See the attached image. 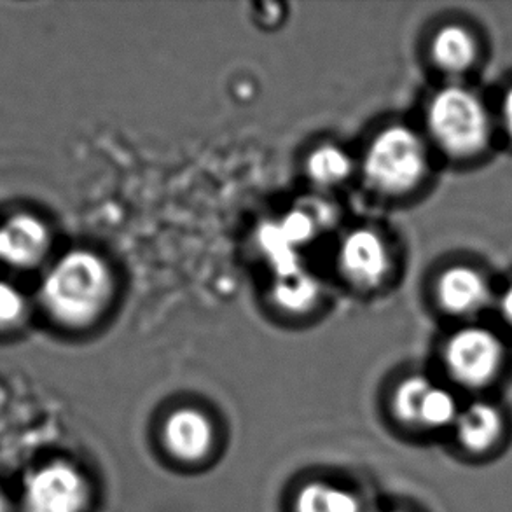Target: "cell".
I'll return each mask as SVG.
<instances>
[{"label": "cell", "mask_w": 512, "mask_h": 512, "mask_svg": "<svg viewBox=\"0 0 512 512\" xmlns=\"http://www.w3.org/2000/svg\"><path fill=\"white\" fill-rule=\"evenodd\" d=\"M165 441L175 457L200 460L210 451L214 430L207 416L200 411L177 409L165 423Z\"/></svg>", "instance_id": "cell-9"}, {"label": "cell", "mask_w": 512, "mask_h": 512, "mask_svg": "<svg viewBox=\"0 0 512 512\" xmlns=\"http://www.w3.org/2000/svg\"><path fill=\"white\" fill-rule=\"evenodd\" d=\"M338 263L350 284L359 289H374L388 275L390 254L378 233L371 229H355L343 238Z\"/></svg>", "instance_id": "cell-7"}, {"label": "cell", "mask_w": 512, "mask_h": 512, "mask_svg": "<svg viewBox=\"0 0 512 512\" xmlns=\"http://www.w3.org/2000/svg\"><path fill=\"white\" fill-rule=\"evenodd\" d=\"M88 485L69 464H49L32 474L25 488L27 512H83Z\"/></svg>", "instance_id": "cell-5"}, {"label": "cell", "mask_w": 512, "mask_h": 512, "mask_svg": "<svg viewBox=\"0 0 512 512\" xmlns=\"http://www.w3.org/2000/svg\"><path fill=\"white\" fill-rule=\"evenodd\" d=\"M367 184L383 194L415 189L427 172V149L422 137L408 126L385 128L367 147L362 163Z\"/></svg>", "instance_id": "cell-2"}, {"label": "cell", "mask_w": 512, "mask_h": 512, "mask_svg": "<svg viewBox=\"0 0 512 512\" xmlns=\"http://www.w3.org/2000/svg\"><path fill=\"white\" fill-rule=\"evenodd\" d=\"M500 312L512 326V285H509V289H506L500 298Z\"/></svg>", "instance_id": "cell-17"}, {"label": "cell", "mask_w": 512, "mask_h": 512, "mask_svg": "<svg viewBox=\"0 0 512 512\" xmlns=\"http://www.w3.org/2000/svg\"><path fill=\"white\" fill-rule=\"evenodd\" d=\"M51 249V233L46 222L32 214H14L0 224V261L30 270L41 264Z\"/></svg>", "instance_id": "cell-8"}, {"label": "cell", "mask_w": 512, "mask_h": 512, "mask_svg": "<svg viewBox=\"0 0 512 512\" xmlns=\"http://www.w3.org/2000/svg\"><path fill=\"white\" fill-rule=\"evenodd\" d=\"M395 415L402 422L425 429H443L455 425L458 406L446 388L437 387L425 376H411L395 390Z\"/></svg>", "instance_id": "cell-6"}, {"label": "cell", "mask_w": 512, "mask_h": 512, "mask_svg": "<svg viewBox=\"0 0 512 512\" xmlns=\"http://www.w3.org/2000/svg\"><path fill=\"white\" fill-rule=\"evenodd\" d=\"M502 116H504V125L506 130L512 137V88L504 98V105H502Z\"/></svg>", "instance_id": "cell-18"}, {"label": "cell", "mask_w": 512, "mask_h": 512, "mask_svg": "<svg viewBox=\"0 0 512 512\" xmlns=\"http://www.w3.org/2000/svg\"><path fill=\"white\" fill-rule=\"evenodd\" d=\"M437 294L441 305L455 315H471L488 303L490 289L478 271L457 266L439 278Z\"/></svg>", "instance_id": "cell-10"}, {"label": "cell", "mask_w": 512, "mask_h": 512, "mask_svg": "<svg viewBox=\"0 0 512 512\" xmlns=\"http://www.w3.org/2000/svg\"><path fill=\"white\" fill-rule=\"evenodd\" d=\"M0 512H9V507H7V502L4 500V497L0 495Z\"/></svg>", "instance_id": "cell-19"}, {"label": "cell", "mask_w": 512, "mask_h": 512, "mask_svg": "<svg viewBox=\"0 0 512 512\" xmlns=\"http://www.w3.org/2000/svg\"><path fill=\"white\" fill-rule=\"evenodd\" d=\"M352 160L350 156L336 146H322L315 149L308 163H306V172L310 179L322 187L338 186L345 182L350 173H352Z\"/></svg>", "instance_id": "cell-14"}, {"label": "cell", "mask_w": 512, "mask_h": 512, "mask_svg": "<svg viewBox=\"0 0 512 512\" xmlns=\"http://www.w3.org/2000/svg\"><path fill=\"white\" fill-rule=\"evenodd\" d=\"M432 139L451 156H471L485 149L490 139L486 109L472 91L448 86L437 91L427 109Z\"/></svg>", "instance_id": "cell-3"}, {"label": "cell", "mask_w": 512, "mask_h": 512, "mask_svg": "<svg viewBox=\"0 0 512 512\" xmlns=\"http://www.w3.org/2000/svg\"><path fill=\"white\" fill-rule=\"evenodd\" d=\"M273 296L278 305L289 312H306L317 299V285L312 278L301 277L298 273L285 275L278 282Z\"/></svg>", "instance_id": "cell-15"}, {"label": "cell", "mask_w": 512, "mask_h": 512, "mask_svg": "<svg viewBox=\"0 0 512 512\" xmlns=\"http://www.w3.org/2000/svg\"><path fill=\"white\" fill-rule=\"evenodd\" d=\"M432 55L437 65L446 72H464L476 58V44L462 27H446L436 35Z\"/></svg>", "instance_id": "cell-12"}, {"label": "cell", "mask_w": 512, "mask_h": 512, "mask_svg": "<svg viewBox=\"0 0 512 512\" xmlns=\"http://www.w3.org/2000/svg\"><path fill=\"white\" fill-rule=\"evenodd\" d=\"M114 292L109 264L91 250H69L42 278L39 299L58 326L84 329L102 317Z\"/></svg>", "instance_id": "cell-1"}, {"label": "cell", "mask_w": 512, "mask_h": 512, "mask_svg": "<svg viewBox=\"0 0 512 512\" xmlns=\"http://www.w3.org/2000/svg\"><path fill=\"white\" fill-rule=\"evenodd\" d=\"M457 436L465 448L483 451L490 448L502 430V418L499 411L488 402H472L464 411L458 413Z\"/></svg>", "instance_id": "cell-11"}, {"label": "cell", "mask_w": 512, "mask_h": 512, "mask_svg": "<svg viewBox=\"0 0 512 512\" xmlns=\"http://www.w3.org/2000/svg\"><path fill=\"white\" fill-rule=\"evenodd\" d=\"M502 355V343L495 334L483 327H465L448 341L444 359L458 383L481 387L497 373Z\"/></svg>", "instance_id": "cell-4"}, {"label": "cell", "mask_w": 512, "mask_h": 512, "mask_svg": "<svg viewBox=\"0 0 512 512\" xmlns=\"http://www.w3.org/2000/svg\"><path fill=\"white\" fill-rule=\"evenodd\" d=\"M296 512H360V506L345 488L315 481L299 492Z\"/></svg>", "instance_id": "cell-13"}, {"label": "cell", "mask_w": 512, "mask_h": 512, "mask_svg": "<svg viewBox=\"0 0 512 512\" xmlns=\"http://www.w3.org/2000/svg\"><path fill=\"white\" fill-rule=\"evenodd\" d=\"M28 305L16 285L0 280V334L13 333L27 319Z\"/></svg>", "instance_id": "cell-16"}]
</instances>
